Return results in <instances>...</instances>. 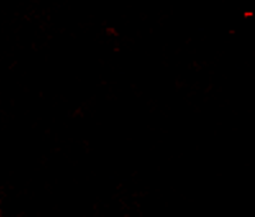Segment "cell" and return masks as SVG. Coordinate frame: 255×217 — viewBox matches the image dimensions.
<instances>
[]
</instances>
